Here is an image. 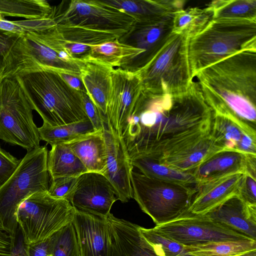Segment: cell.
<instances>
[{
	"mask_svg": "<svg viewBox=\"0 0 256 256\" xmlns=\"http://www.w3.org/2000/svg\"><path fill=\"white\" fill-rule=\"evenodd\" d=\"M213 117L197 82L173 95L142 91L122 137L130 158L146 157L159 162L210 136Z\"/></svg>",
	"mask_w": 256,
	"mask_h": 256,
	"instance_id": "1",
	"label": "cell"
},
{
	"mask_svg": "<svg viewBox=\"0 0 256 256\" xmlns=\"http://www.w3.org/2000/svg\"><path fill=\"white\" fill-rule=\"evenodd\" d=\"M195 76L214 114L256 130V50L236 53L200 70Z\"/></svg>",
	"mask_w": 256,
	"mask_h": 256,
	"instance_id": "2",
	"label": "cell"
},
{
	"mask_svg": "<svg viewBox=\"0 0 256 256\" xmlns=\"http://www.w3.org/2000/svg\"><path fill=\"white\" fill-rule=\"evenodd\" d=\"M16 78L43 123L56 126L88 119L82 93L70 87L59 72L43 68Z\"/></svg>",
	"mask_w": 256,
	"mask_h": 256,
	"instance_id": "3",
	"label": "cell"
},
{
	"mask_svg": "<svg viewBox=\"0 0 256 256\" xmlns=\"http://www.w3.org/2000/svg\"><path fill=\"white\" fill-rule=\"evenodd\" d=\"M247 50H256V20H212L202 31L188 40L192 76L209 66Z\"/></svg>",
	"mask_w": 256,
	"mask_h": 256,
	"instance_id": "4",
	"label": "cell"
},
{
	"mask_svg": "<svg viewBox=\"0 0 256 256\" xmlns=\"http://www.w3.org/2000/svg\"><path fill=\"white\" fill-rule=\"evenodd\" d=\"M48 154L46 146L27 152L13 174L0 186V230L14 242L19 230L16 218L18 206L30 194L48 191Z\"/></svg>",
	"mask_w": 256,
	"mask_h": 256,
	"instance_id": "5",
	"label": "cell"
},
{
	"mask_svg": "<svg viewBox=\"0 0 256 256\" xmlns=\"http://www.w3.org/2000/svg\"><path fill=\"white\" fill-rule=\"evenodd\" d=\"M188 38L172 32L156 56L136 71L142 91L156 96L186 91L193 82L188 54Z\"/></svg>",
	"mask_w": 256,
	"mask_h": 256,
	"instance_id": "6",
	"label": "cell"
},
{
	"mask_svg": "<svg viewBox=\"0 0 256 256\" xmlns=\"http://www.w3.org/2000/svg\"><path fill=\"white\" fill-rule=\"evenodd\" d=\"M133 198L156 225L170 222L186 212L195 186L166 181L131 172Z\"/></svg>",
	"mask_w": 256,
	"mask_h": 256,
	"instance_id": "7",
	"label": "cell"
},
{
	"mask_svg": "<svg viewBox=\"0 0 256 256\" xmlns=\"http://www.w3.org/2000/svg\"><path fill=\"white\" fill-rule=\"evenodd\" d=\"M75 208L68 200L54 198L48 191L32 194L24 200L16 218L27 245L44 241L72 222Z\"/></svg>",
	"mask_w": 256,
	"mask_h": 256,
	"instance_id": "8",
	"label": "cell"
},
{
	"mask_svg": "<svg viewBox=\"0 0 256 256\" xmlns=\"http://www.w3.org/2000/svg\"><path fill=\"white\" fill-rule=\"evenodd\" d=\"M0 139L27 152L40 146L32 110L16 78L0 81Z\"/></svg>",
	"mask_w": 256,
	"mask_h": 256,
	"instance_id": "9",
	"label": "cell"
},
{
	"mask_svg": "<svg viewBox=\"0 0 256 256\" xmlns=\"http://www.w3.org/2000/svg\"><path fill=\"white\" fill-rule=\"evenodd\" d=\"M52 6L48 16L56 24L76 26L118 34L126 33L136 22L124 12L104 0H72Z\"/></svg>",
	"mask_w": 256,
	"mask_h": 256,
	"instance_id": "10",
	"label": "cell"
},
{
	"mask_svg": "<svg viewBox=\"0 0 256 256\" xmlns=\"http://www.w3.org/2000/svg\"><path fill=\"white\" fill-rule=\"evenodd\" d=\"M66 62L29 32L16 37L8 49L0 69V81L43 68L64 70Z\"/></svg>",
	"mask_w": 256,
	"mask_h": 256,
	"instance_id": "11",
	"label": "cell"
},
{
	"mask_svg": "<svg viewBox=\"0 0 256 256\" xmlns=\"http://www.w3.org/2000/svg\"><path fill=\"white\" fill-rule=\"evenodd\" d=\"M153 228L183 246L210 242L252 240L242 234L213 220L205 214H194L187 211L170 222L156 225Z\"/></svg>",
	"mask_w": 256,
	"mask_h": 256,
	"instance_id": "12",
	"label": "cell"
},
{
	"mask_svg": "<svg viewBox=\"0 0 256 256\" xmlns=\"http://www.w3.org/2000/svg\"><path fill=\"white\" fill-rule=\"evenodd\" d=\"M142 92L138 72L114 68L106 114V122L122 136L134 108Z\"/></svg>",
	"mask_w": 256,
	"mask_h": 256,
	"instance_id": "13",
	"label": "cell"
},
{
	"mask_svg": "<svg viewBox=\"0 0 256 256\" xmlns=\"http://www.w3.org/2000/svg\"><path fill=\"white\" fill-rule=\"evenodd\" d=\"M117 200L116 190L104 175L88 172L78 176L70 202L76 210L106 218Z\"/></svg>",
	"mask_w": 256,
	"mask_h": 256,
	"instance_id": "14",
	"label": "cell"
},
{
	"mask_svg": "<svg viewBox=\"0 0 256 256\" xmlns=\"http://www.w3.org/2000/svg\"><path fill=\"white\" fill-rule=\"evenodd\" d=\"M172 20L173 18L146 24L136 22L118 40L142 50V53L128 60L120 68L136 72L146 65L160 52L171 35Z\"/></svg>",
	"mask_w": 256,
	"mask_h": 256,
	"instance_id": "15",
	"label": "cell"
},
{
	"mask_svg": "<svg viewBox=\"0 0 256 256\" xmlns=\"http://www.w3.org/2000/svg\"><path fill=\"white\" fill-rule=\"evenodd\" d=\"M103 131L106 149L103 175L116 190L118 200L126 202L133 198L130 178L134 166L123 137L117 134L107 122L104 124Z\"/></svg>",
	"mask_w": 256,
	"mask_h": 256,
	"instance_id": "16",
	"label": "cell"
},
{
	"mask_svg": "<svg viewBox=\"0 0 256 256\" xmlns=\"http://www.w3.org/2000/svg\"><path fill=\"white\" fill-rule=\"evenodd\" d=\"M108 256H166L160 246L148 242L138 226L110 214Z\"/></svg>",
	"mask_w": 256,
	"mask_h": 256,
	"instance_id": "17",
	"label": "cell"
},
{
	"mask_svg": "<svg viewBox=\"0 0 256 256\" xmlns=\"http://www.w3.org/2000/svg\"><path fill=\"white\" fill-rule=\"evenodd\" d=\"M72 222L80 256H108L110 228L106 218L75 209Z\"/></svg>",
	"mask_w": 256,
	"mask_h": 256,
	"instance_id": "18",
	"label": "cell"
},
{
	"mask_svg": "<svg viewBox=\"0 0 256 256\" xmlns=\"http://www.w3.org/2000/svg\"><path fill=\"white\" fill-rule=\"evenodd\" d=\"M244 174L236 173L212 179L195 186L187 212L204 215L230 198L239 194Z\"/></svg>",
	"mask_w": 256,
	"mask_h": 256,
	"instance_id": "19",
	"label": "cell"
},
{
	"mask_svg": "<svg viewBox=\"0 0 256 256\" xmlns=\"http://www.w3.org/2000/svg\"><path fill=\"white\" fill-rule=\"evenodd\" d=\"M256 156L224 150L204 162L190 174L194 176L196 183L236 173L245 174L248 172L256 175Z\"/></svg>",
	"mask_w": 256,
	"mask_h": 256,
	"instance_id": "20",
	"label": "cell"
},
{
	"mask_svg": "<svg viewBox=\"0 0 256 256\" xmlns=\"http://www.w3.org/2000/svg\"><path fill=\"white\" fill-rule=\"evenodd\" d=\"M205 215L256 240V205L245 202L239 194L228 199Z\"/></svg>",
	"mask_w": 256,
	"mask_h": 256,
	"instance_id": "21",
	"label": "cell"
},
{
	"mask_svg": "<svg viewBox=\"0 0 256 256\" xmlns=\"http://www.w3.org/2000/svg\"><path fill=\"white\" fill-rule=\"evenodd\" d=\"M132 16L136 22L151 24L172 18L183 10L186 2L180 0H103Z\"/></svg>",
	"mask_w": 256,
	"mask_h": 256,
	"instance_id": "22",
	"label": "cell"
},
{
	"mask_svg": "<svg viewBox=\"0 0 256 256\" xmlns=\"http://www.w3.org/2000/svg\"><path fill=\"white\" fill-rule=\"evenodd\" d=\"M210 134L224 150L256 156V131L246 129L232 120L214 114Z\"/></svg>",
	"mask_w": 256,
	"mask_h": 256,
	"instance_id": "23",
	"label": "cell"
},
{
	"mask_svg": "<svg viewBox=\"0 0 256 256\" xmlns=\"http://www.w3.org/2000/svg\"><path fill=\"white\" fill-rule=\"evenodd\" d=\"M114 68L91 60H86L80 67V78L86 94L106 122V110Z\"/></svg>",
	"mask_w": 256,
	"mask_h": 256,
	"instance_id": "24",
	"label": "cell"
},
{
	"mask_svg": "<svg viewBox=\"0 0 256 256\" xmlns=\"http://www.w3.org/2000/svg\"><path fill=\"white\" fill-rule=\"evenodd\" d=\"M54 28L66 53L74 58H82L87 56L91 46L119 38L120 36L112 33L89 30L76 26L56 24Z\"/></svg>",
	"mask_w": 256,
	"mask_h": 256,
	"instance_id": "25",
	"label": "cell"
},
{
	"mask_svg": "<svg viewBox=\"0 0 256 256\" xmlns=\"http://www.w3.org/2000/svg\"><path fill=\"white\" fill-rule=\"evenodd\" d=\"M224 150L216 144L210 134L168 155L158 162L176 170L190 174L204 162Z\"/></svg>",
	"mask_w": 256,
	"mask_h": 256,
	"instance_id": "26",
	"label": "cell"
},
{
	"mask_svg": "<svg viewBox=\"0 0 256 256\" xmlns=\"http://www.w3.org/2000/svg\"><path fill=\"white\" fill-rule=\"evenodd\" d=\"M66 144L88 172L104 174L106 168V149L103 130L84 134Z\"/></svg>",
	"mask_w": 256,
	"mask_h": 256,
	"instance_id": "27",
	"label": "cell"
},
{
	"mask_svg": "<svg viewBox=\"0 0 256 256\" xmlns=\"http://www.w3.org/2000/svg\"><path fill=\"white\" fill-rule=\"evenodd\" d=\"M51 146L47 159L50 179L60 177H78L88 172L84 166L68 144H57Z\"/></svg>",
	"mask_w": 256,
	"mask_h": 256,
	"instance_id": "28",
	"label": "cell"
},
{
	"mask_svg": "<svg viewBox=\"0 0 256 256\" xmlns=\"http://www.w3.org/2000/svg\"><path fill=\"white\" fill-rule=\"evenodd\" d=\"M142 51L120 42L118 38L91 46L87 60L98 62L112 68H120L128 60L142 54Z\"/></svg>",
	"mask_w": 256,
	"mask_h": 256,
	"instance_id": "29",
	"label": "cell"
},
{
	"mask_svg": "<svg viewBox=\"0 0 256 256\" xmlns=\"http://www.w3.org/2000/svg\"><path fill=\"white\" fill-rule=\"evenodd\" d=\"M184 246L190 256H234L256 250V240L222 241Z\"/></svg>",
	"mask_w": 256,
	"mask_h": 256,
	"instance_id": "30",
	"label": "cell"
},
{
	"mask_svg": "<svg viewBox=\"0 0 256 256\" xmlns=\"http://www.w3.org/2000/svg\"><path fill=\"white\" fill-rule=\"evenodd\" d=\"M212 20V12L207 8L183 9L174 14L172 32L189 39L202 31Z\"/></svg>",
	"mask_w": 256,
	"mask_h": 256,
	"instance_id": "31",
	"label": "cell"
},
{
	"mask_svg": "<svg viewBox=\"0 0 256 256\" xmlns=\"http://www.w3.org/2000/svg\"><path fill=\"white\" fill-rule=\"evenodd\" d=\"M133 166L147 176L194 186L196 182L190 174L180 172L146 157L130 158Z\"/></svg>",
	"mask_w": 256,
	"mask_h": 256,
	"instance_id": "32",
	"label": "cell"
},
{
	"mask_svg": "<svg viewBox=\"0 0 256 256\" xmlns=\"http://www.w3.org/2000/svg\"><path fill=\"white\" fill-rule=\"evenodd\" d=\"M38 131L40 140L52 146L68 143L84 134L95 132V130L89 119H87L56 126L43 123L42 126L38 128Z\"/></svg>",
	"mask_w": 256,
	"mask_h": 256,
	"instance_id": "33",
	"label": "cell"
},
{
	"mask_svg": "<svg viewBox=\"0 0 256 256\" xmlns=\"http://www.w3.org/2000/svg\"><path fill=\"white\" fill-rule=\"evenodd\" d=\"M52 6L45 0H0V14L27 20L46 18Z\"/></svg>",
	"mask_w": 256,
	"mask_h": 256,
	"instance_id": "34",
	"label": "cell"
},
{
	"mask_svg": "<svg viewBox=\"0 0 256 256\" xmlns=\"http://www.w3.org/2000/svg\"><path fill=\"white\" fill-rule=\"evenodd\" d=\"M212 12V20L236 18L256 20V0H218L206 7Z\"/></svg>",
	"mask_w": 256,
	"mask_h": 256,
	"instance_id": "35",
	"label": "cell"
},
{
	"mask_svg": "<svg viewBox=\"0 0 256 256\" xmlns=\"http://www.w3.org/2000/svg\"><path fill=\"white\" fill-rule=\"evenodd\" d=\"M51 237L52 256H80L76 234L72 222Z\"/></svg>",
	"mask_w": 256,
	"mask_h": 256,
	"instance_id": "36",
	"label": "cell"
},
{
	"mask_svg": "<svg viewBox=\"0 0 256 256\" xmlns=\"http://www.w3.org/2000/svg\"><path fill=\"white\" fill-rule=\"evenodd\" d=\"M142 236L150 243L158 245L166 256H190L184 246L166 236L153 228H146L140 226Z\"/></svg>",
	"mask_w": 256,
	"mask_h": 256,
	"instance_id": "37",
	"label": "cell"
},
{
	"mask_svg": "<svg viewBox=\"0 0 256 256\" xmlns=\"http://www.w3.org/2000/svg\"><path fill=\"white\" fill-rule=\"evenodd\" d=\"M78 178L60 177L50 179L48 194L54 198L65 200L70 202Z\"/></svg>",
	"mask_w": 256,
	"mask_h": 256,
	"instance_id": "38",
	"label": "cell"
},
{
	"mask_svg": "<svg viewBox=\"0 0 256 256\" xmlns=\"http://www.w3.org/2000/svg\"><path fill=\"white\" fill-rule=\"evenodd\" d=\"M21 160L4 150L0 144V186L13 174Z\"/></svg>",
	"mask_w": 256,
	"mask_h": 256,
	"instance_id": "39",
	"label": "cell"
},
{
	"mask_svg": "<svg viewBox=\"0 0 256 256\" xmlns=\"http://www.w3.org/2000/svg\"><path fill=\"white\" fill-rule=\"evenodd\" d=\"M256 176L246 172L244 174L239 190V195L250 204L256 205Z\"/></svg>",
	"mask_w": 256,
	"mask_h": 256,
	"instance_id": "40",
	"label": "cell"
},
{
	"mask_svg": "<svg viewBox=\"0 0 256 256\" xmlns=\"http://www.w3.org/2000/svg\"><path fill=\"white\" fill-rule=\"evenodd\" d=\"M81 93L86 114L92 124L95 131L103 130L104 122L100 112L86 92Z\"/></svg>",
	"mask_w": 256,
	"mask_h": 256,
	"instance_id": "41",
	"label": "cell"
},
{
	"mask_svg": "<svg viewBox=\"0 0 256 256\" xmlns=\"http://www.w3.org/2000/svg\"><path fill=\"white\" fill-rule=\"evenodd\" d=\"M12 22L22 27L26 32L43 30L56 25L55 22L48 16L41 19L15 20Z\"/></svg>",
	"mask_w": 256,
	"mask_h": 256,
	"instance_id": "42",
	"label": "cell"
},
{
	"mask_svg": "<svg viewBox=\"0 0 256 256\" xmlns=\"http://www.w3.org/2000/svg\"><path fill=\"white\" fill-rule=\"evenodd\" d=\"M28 246L30 256H52V237L44 241Z\"/></svg>",
	"mask_w": 256,
	"mask_h": 256,
	"instance_id": "43",
	"label": "cell"
},
{
	"mask_svg": "<svg viewBox=\"0 0 256 256\" xmlns=\"http://www.w3.org/2000/svg\"><path fill=\"white\" fill-rule=\"evenodd\" d=\"M0 32L14 36H19L26 32L20 26L14 24L12 21L4 18L0 19Z\"/></svg>",
	"mask_w": 256,
	"mask_h": 256,
	"instance_id": "44",
	"label": "cell"
},
{
	"mask_svg": "<svg viewBox=\"0 0 256 256\" xmlns=\"http://www.w3.org/2000/svg\"><path fill=\"white\" fill-rule=\"evenodd\" d=\"M15 243L6 232L0 230V256H10Z\"/></svg>",
	"mask_w": 256,
	"mask_h": 256,
	"instance_id": "45",
	"label": "cell"
},
{
	"mask_svg": "<svg viewBox=\"0 0 256 256\" xmlns=\"http://www.w3.org/2000/svg\"><path fill=\"white\" fill-rule=\"evenodd\" d=\"M16 38L0 32V69L8 49Z\"/></svg>",
	"mask_w": 256,
	"mask_h": 256,
	"instance_id": "46",
	"label": "cell"
},
{
	"mask_svg": "<svg viewBox=\"0 0 256 256\" xmlns=\"http://www.w3.org/2000/svg\"><path fill=\"white\" fill-rule=\"evenodd\" d=\"M60 74L64 80L72 88L80 92H86L80 76L68 74Z\"/></svg>",
	"mask_w": 256,
	"mask_h": 256,
	"instance_id": "47",
	"label": "cell"
},
{
	"mask_svg": "<svg viewBox=\"0 0 256 256\" xmlns=\"http://www.w3.org/2000/svg\"><path fill=\"white\" fill-rule=\"evenodd\" d=\"M10 256H30L28 246L24 242L22 234L16 240Z\"/></svg>",
	"mask_w": 256,
	"mask_h": 256,
	"instance_id": "48",
	"label": "cell"
},
{
	"mask_svg": "<svg viewBox=\"0 0 256 256\" xmlns=\"http://www.w3.org/2000/svg\"><path fill=\"white\" fill-rule=\"evenodd\" d=\"M234 256H256V250L248 252Z\"/></svg>",
	"mask_w": 256,
	"mask_h": 256,
	"instance_id": "49",
	"label": "cell"
}]
</instances>
